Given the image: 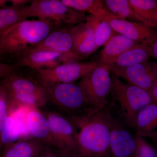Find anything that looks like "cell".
Masks as SVG:
<instances>
[{
  "label": "cell",
  "instance_id": "6da1fadb",
  "mask_svg": "<svg viewBox=\"0 0 157 157\" xmlns=\"http://www.w3.org/2000/svg\"><path fill=\"white\" fill-rule=\"evenodd\" d=\"M76 150L84 157H109L111 127L114 119L107 106L96 111L69 116Z\"/></svg>",
  "mask_w": 157,
  "mask_h": 157
},
{
  "label": "cell",
  "instance_id": "7a4b0ae2",
  "mask_svg": "<svg viewBox=\"0 0 157 157\" xmlns=\"http://www.w3.org/2000/svg\"><path fill=\"white\" fill-rule=\"evenodd\" d=\"M56 25L39 19L19 23L0 37V55L22 53L43 41Z\"/></svg>",
  "mask_w": 157,
  "mask_h": 157
},
{
  "label": "cell",
  "instance_id": "3957f363",
  "mask_svg": "<svg viewBox=\"0 0 157 157\" xmlns=\"http://www.w3.org/2000/svg\"><path fill=\"white\" fill-rule=\"evenodd\" d=\"M3 78L0 85V94L7 102L9 110L21 106L39 109L47 103L45 90L37 81L15 73Z\"/></svg>",
  "mask_w": 157,
  "mask_h": 157
},
{
  "label": "cell",
  "instance_id": "277c9868",
  "mask_svg": "<svg viewBox=\"0 0 157 157\" xmlns=\"http://www.w3.org/2000/svg\"><path fill=\"white\" fill-rule=\"evenodd\" d=\"M29 3L25 7L28 18L36 17L56 25L85 22V13L73 10L60 0H33Z\"/></svg>",
  "mask_w": 157,
  "mask_h": 157
},
{
  "label": "cell",
  "instance_id": "5b68a950",
  "mask_svg": "<svg viewBox=\"0 0 157 157\" xmlns=\"http://www.w3.org/2000/svg\"><path fill=\"white\" fill-rule=\"evenodd\" d=\"M111 78L110 94L117 102L127 124L134 127L136 116L140 109L154 102L146 91L124 83L114 75H113Z\"/></svg>",
  "mask_w": 157,
  "mask_h": 157
},
{
  "label": "cell",
  "instance_id": "8992f818",
  "mask_svg": "<svg viewBox=\"0 0 157 157\" xmlns=\"http://www.w3.org/2000/svg\"><path fill=\"white\" fill-rule=\"evenodd\" d=\"M42 86L48 100L69 116L86 114L95 111L86 103L78 85L56 83Z\"/></svg>",
  "mask_w": 157,
  "mask_h": 157
},
{
  "label": "cell",
  "instance_id": "52a82bcc",
  "mask_svg": "<svg viewBox=\"0 0 157 157\" xmlns=\"http://www.w3.org/2000/svg\"><path fill=\"white\" fill-rule=\"evenodd\" d=\"M110 73L107 66L99 64L82 76L78 83L86 103L95 111L107 106L112 86Z\"/></svg>",
  "mask_w": 157,
  "mask_h": 157
},
{
  "label": "cell",
  "instance_id": "ba28073f",
  "mask_svg": "<svg viewBox=\"0 0 157 157\" xmlns=\"http://www.w3.org/2000/svg\"><path fill=\"white\" fill-rule=\"evenodd\" d=\"M98 62L80 63L73 60L54 67L35 70L41 86L56 83H74L99 66Z\"/></svg>",
  "mask_w": 157,
  "mask_h": 157
},
{
  "label": "cell",
  "instance_id": "9c48e42d",
  "mask_svg": "<svg viewBox=\"0 0 157 157\" xmlns=\"http://www.w3.org/2000/svg\"><path fill=\"white\" fill-rule=\"evenodd\" d=\"M108 67L110 72L135 86L147 91L157 82L156 62H146L125 68Z\"/></svg>",
  "mask_w": 157,
  "mask_h": 157
},
{
  "label": "cell",
  "instance_id": "30bf717a",
  "mask_svg": "<svg viewBox=\"0 0 157 157\" xmlns=\"http://www.w3.org/2000/svg\"><path fill=\"white\" fill-rule=\"evenodd\" d=\"M12 57L14 60L12 65L17 67H27L34 70L54 67L73 61L55 52L34 47Z\"/></svg>",
  "mask_w": 157,
  "mask_h": 157
},
{
  "label": "cell",
  "instance_id": "8fae6325",
  "mask_svg": "<svg viewBox=\"0 0 157 157\" xmlns=\"http://www.w3.org/2000/svg\"><path fill=\"white\" fill-rule=\"evenodd\" d=\"M49 125L54 147L60 151L76 150L74 131L71 122L57 113H44Z\"/></svg>",
  "mask_w": 157,
  "mask_h": 157
},
{
  "label": "cell",
  "instance_id": "7c38bea8",
  "mask_svg": "<svg viewBox=\"0 0 157 157\" xmlns=\"http://www.w3.org/2000/svg\"><path fill=\"white\" fill-rule=\"evenodd\" d=\"M73 26L69 25H56L43 41L33 47L52 51L71 60L78 61L73 51L72 29Z\"/></svg>",
  "mask_w": 157,
  "mask_h": 157
},
{
  "label": "cell",
  "instance_id": "4fadbf2b",
  "mask_svg": "<svg viewBox=\"0 0 157 157\" xmlns=\"http://www.w3.org/2000/svg\"><path fill=\"white\" fill-rule=\"evenodd\" d=\"M105 20L116 33L139 44H151L157 40L155 29L144 24L109 17Z\"/></svg>",
  "mask_w": 157,
  "mask_h": 157
},
{
  "label": "cell",
  "instance_id": "5bb4252c",
  "mask_svg": "<svg viewBox=\"0 0 157 157\" xmlns=\"http://www.w3.org/2000/svg\"><path fill=\"white\" fill-rule=\"evenodd\" d=\"M135 137L114 119L111 127L109 157H135Z\"/></svg>",
  "mask_w": 157,
  "mask_h": 157
},
{
  "label": "cell",
  "instance_id": "9a60e30c",
  "mask_svg": "<svg viewBox=\"0 0 157 157\" xmlns=\"http://www.w3.org/2000/svg\"><path fill=\"white\" fill-rule=\"evenodd\" d=\"M72 35L73 52L78 60L87 57L98 49L94 31L86 23L73 26Z\"/></svg>",
  "mask_w": 157,
  "mask_h": 157
},
{
  "label": "cell",
  "instance_id": "2e32d148",
  "mask_svg": "<svg viewBox=\"0 0 157 157\" xmlns=\"http://www.w3.org/2000/svg\"><path fill=\"white\" fill-rule=\"evenodd\" d=\"M157 126V104L152 103L143 107L137 113L135 119V137L155 138Z\"/></svg>",
  "mask_w": 157,
  "mask_h": 157
},
{
  "label": "cell",
  "instance_id": "e0dca14e",
  "mask_svg": "<svg viewBox=\"0 0 157 157\" xmlns=\"http://www.w3.org/2000/svg\"><path fill=\"white\" fill-rule=\"evenodd\" d=\"M139 44L120 34H116L104 45L100 53V64L108 66L124 52Z\"/></svg>",
  "mask_w": 157,
  "mask_h": 157
},
{
  "label": "cell",
  "instance_id": "ac0fdd59",
  "mask_svg": "<svg viewBox=\"0 0 157 157\" xmlns=\"http://www.w3.org/2000/svg\"><path fill=\"white\" fill-rule=\"evenodd\" d=\"M27 120L33 138L54 147L48 121L44 114L38 108L32 107L28 114Z\"/></svg>",
  "mask_w": 157,
  "mask_h": 157
},
{
  "label": "cell",
  "instance_id": "d6986e66",
  "mask_svg": "<svg viewBox=\"0 0 157 157\" xmlns=\"http://www.w3.org/2000/svg\"><path fill=\"white\" fill-rule=\"evenodd\" d=\"M150 44H138L124 52L107 67L125 68L148 61Z\"/></svg>",
  "mask_w": 157,
  "mask_h": 157
},
{
  "label": "cell",
  "instance_id": "ffe728a7",
  "mask_svg": "<svg viewBox=\"0 0 157 157\" xmlns=\"http://www.w3.org/2000/svg\"><path fill=\"white\" fill-rule=\"evenodd\" d=\"M44 145L35 139L19 140L4 149L0 157H37Z\"/></svg>",
  "mask_w": 157,
  "mask_h": 157
},
{
  "label": "cell",
  "instance_id": "44dd1931",
  "mask_svg": "<svg viewBox=\"0 0 157 157\" xmlns=\"http://www.w3.org/2000/svg\"><path fill=\"white\" fill-rule=\"evenodd\" d=\"M62 3L73 10L88 12L96 17L106 20L109 17L117 18L108 11L102 1L99 0H61Z\"/></svg>",
  "mask_w": 157,
  "mask_h": 157
},
{
  "label": "cell",
  "instance_id": "7402d4cb",
  "mask_svg": "<svg viewBox=\"0 0 157 157\" xmlns=\"http://www.w3.org/2000/svg\"><path fill=\"white\" fill-rule=\"evenodd\" d=\"M102 2L108 11L118 19L146 25L135 13L128 0H105Z\"/></svg>",
  "mask_w": 157,
  "mask_h": 157
},
{
  "label": "cell",
  "instance_id": "603a6c76",
  "mask_svg": "<svg viewBox=\"0 0 157 157\" xmlns=\"http://www.w3.org/2000/svg\"><path fill=\"white\" fill-rule=\"evenodd\" d=\"M136 14L146 25L155 29L157 27L156 0H128Z\"/></svg>",
  "mask_w": 157,
  "mask_h": 157
},
{
  "label": "cell",
  "instance_id": "cb8c5ba5",
  "mask_svg": "<svg viewBox=\"0 0 157 157\" xmlns=\"http://www.w3.org/2000/svg\"><path fill=\"white\" fill-rule=\"evenodd\" d=\"M85 22L93 29L98 48L105 45L116 33L107 21L92 14L86 15Z\"/></svg>",
  "mask_w": 157,
  "mask_h": 157
},
{
  "label": "cell",
  "instance_id": "d4e9b609",
  "mask_svg": "<svg viewBox=\"0 0 157 157\" xmlns=\"http://www.w3.org/2000/svg\"><path fill=\"white\" fill-rule=\"evenodd\" d=\"M25 6L22 8H0V37L12 27L26 20L28 17Z\"/></svg>",
  "mask_w": 157,
  "mask_h": 157
},
{
  "label": "cell",
  "instance_id": "484cf974",
  "mask_svg": "<svg viewBox=\"0 0 157 157\" xmlns=\"http://www.w3.org/2000/svg\"><path fill=\"white\" fill-rule=\"evenodd\" d=\"M32 107L28 106H19L14 109L9 110V115L14 119L20 131L19 140L33 139L29 128L27 117Z\"/></svg>",
  "mask_w": 157,
  "mask_h": 157
},
{
  "label": "cell",
  "instance_id": "4316f807",
  "mask_svg": "<svg viewBox=\"0 0 157 157\" xmlns=\"http://www.w3.org/2000/svg\"><path fill=\"white\" fill-rule=\"evenodd\" d=\"M20 135L17 124L9 114L0 135V154L7 146L19 140Z\"/></svg>",
  "mask_w": 157,
  "mask_h": 157
},
{
  "label": "cell",
  "instance_id": "83f0119b",
  "mask_svg": "<svg viewBox=\"0 0 157 157\" xmlns=\"http://www.w3.org/2000/svg\"><path fill=\"white\" fill-rule=\"evenodd\" d=\"M136 150L135 157H157L156 151L143 137H135Z\"/></svg>",
  "mask_w": 157,
  "mask_h": 157
},
{
  "label": "cell",
  "instance_id": "f1b7e54d",
  "mask_svg": "<svg viewBox=\"0 0 157 157\" xmlns=\"http://www.w3.org/2000/svg\"><path fill=\"white\" fill-rule=\"evenodd\" d=\"M9 113V107L5 98L0 96V135Z\"/></svg>",
  "mask_w": 157,
  "mask_h": 157
},
{
  "label": "cell",
  "instance_id": "f546056e",
  "mask_svg": "<svg viewBox=\"0 0 157 157\" xmlns=\"http://www.w3.org/2000/svg\"><path fill=\"white\" fill-rule=\"evenodd\" d=\"M38 157H59V151L53 147L44 144Z\"/></svg>",
  "mask_w": 157,
  "mask_h": 157
},
{
  "label": "cell",
  "instance_id": "4dcf8cb0",
  "mask_svg": "<svg viewBox=\"0 0 157 157\" xmlns=\"http://www.w3.org/2000/svg\"><path fill=\"white\" fill-rule=\"evenodd\" d=\"M18 68L13 65L8 64L0 62V78H4L6 76L15 73Z\"/></svg>",
  "mask_w": 157,
  "mask_h": 157
},
{
  "label": "cell",
  "instance_id": "1f68e13d",
  "mask_svg": "<svg viewBox=\"0 0 157 157\" xmlns=\"http://www.w3.org/2000/svg\"><path fill=\"white\" fill-rule=\"evenodd\" d=\"M59 157H84L80 155L76 150L60 151Z\"/></svg>",
  "mask_w": 157,
  "mask_h": 157
},
{
  "label": "cell",
  "instance_id": "d6a6232c",
  "mask_svg": "<svg viewBox=\"0 0 157 157\" xmlns=\"http://www.w3.org/2000/svg\"><path fill=\"white\" fill-rule=\"evenodd\" d=\"M147 92L153 102L157 104V82L153 85Z\"/></svg>",
  "mask_w": 157,
  "mask_h": 157
},
{
  "label": "cell",
  "instance_id": "836d02e7",
  "mask_svg": "<svg viewBox=\"0 0 157 157\" xmlns=\"http://www.w3.org/2000/svg\"><path fill=\"white\" fill-rule=\"evenodd\" d=\"M31 1L29 0H10L11 7L13 8H22L26 6L27 3H30Z\"/></svg>",
  "mask_w": 157,
  "mask_h": 157
},
{
  "label": "cell",
  "instance_id": "e575fe53",
  "mask_svg": "<svg viewBox=\"0 0 157 157\" xmlns=\"http://www.w3.org/2000/svg\"><path fill=\"white\" fill-rule=\"evenodd\" d=\"M150 56L157 59V40L150 44Z\"/></svg>",
  "mask_w": 157,
  "mask_h": 157
},
{
  "label": "cell",
  "instance_id": "d590c367",
  "mask_svg": "<svg viewBox=\"0 0 157 157\" xmlns=\"http://www.w3.org/2000/svg\"><path fill=\"white\" fill-rule=\"evenodd\" d=\"M9 1L7 0H0V8H9V6L7 5V3H9Z\"/></svg>",
  "mask_w": 157,
  "mask_h": 157
},
{
  "label": "cell",
  "instance_id": "8d00e7d4",
  "mask_svg": "<svg viewBox=\"0 0 157 157\" xmlns=\"http://www.w3.org/2000/svg\"><path fill=\"white\" fill-rule=\"evenodd\" d=\"M1 57H2V56H1V55H0V60H1Z\"/></svg>",
  "mask_w": 157,
  "mask_h": 157
},
{
  "label": "cell",
  "instance_id": "74e56055",
  "mask_svg": "<svg viewBox=\"0 0 157 157\" xmlns=\"http://www.w3.org/2000/svg\"></svg>",
  "mask_w": 157,
  "mask_h": 157
}]
</instances>
